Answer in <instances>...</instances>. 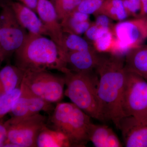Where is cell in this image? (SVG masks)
Returning <instances> with one entry per match:
<instances>
[{
    "label": "cell",
    "mask_w": 147,
    "mask_h": 147,
    "mask_svg": "<svg viewBox=\"0 0 147 147\" xmlns=\"http://www.w3.org/2000/svg\"><path fill=\"white\" fill-rule=\"evenodd\" d=\"M98 76V96L102 121H110L118 129L124 117L122 98L126 79L125 59L122 55L100 54L95 68Z\"/></svg>",
    "instance_id": "obj_1"
},
{
    "label": "cell",
    "mask_w": 147,
    "mask_h": 147,
    "mask_svg": "<svg viewBox=\"0 0 147 147\" xmlns=\"http://www.w3.org/2000/svg\"><path fill=\"white\" fill-rule=\"evenodd\" d=\"M15 65L26 71H67L64 56L54 41L45 36L28 33L14 53Z\"/></svg>",
    "instance_id": "obj_2"
},
{
    "label": "cell",
    "mask_w": 147,
    "mask_h": 147,
    "mask_svg": "<svg viewBox=\"0 0 147 147\" xmlns=\"http://www.w3.org/2000/svg\"><path fill=\"white\" fill-rule=\"evenodd\" d=\"M91 118L72 102L58 103L47 123L63 135L70 147H85L89 142Z\"/></svg>",
    "instance_id": "obj_3"
},
{
    "label": "cell",
    "mask_w": 147,
    "mask_h": 147,
    "mask_svg": "<svg viewBox=\"0 0 147 147\" xmlns=\"http://www.w3.org/2000/svg\"><path fill=\"white\" fill-rule=\"evenodd\" d=\"M66 86L65 94L91 118L102 121L98 96V77L93 70L64 73Z\"/></svg>",
    "instance_id": "obj_4"
},
{
    "label": "cell",
    "mask_w": 147,
    "mask_h": 147,
    "mask_svg": "<svg viewBox=\"0 0 147 147\" xmlns=\"http://www.w3.org/2000/svg\"><path fill=\"white\" fill-rule=\"evenodd\" d=\"M47 121V117L40 113L25 117H11L5 122L7 138L4 147H36L38 136Z\"/></svg>",
    "instance_id": "obj_5"
},
{
    "label": "cell",
    "mask_w": 147,
    "mask_h": 147,
    "mask_svg": "<svg viewBox=\"0 0 147 147\" xmlns=\"http://www.w3.org/2000/svg\"><path fill=\"white\" fill-rule=\"evenodd\" d=\"M21 85L32 94L53 103L63 97L65 79L49 71H26Z\"/></svg>",
    "instance_id": "obj_6"
},
{
    "label": "cell",
    "mask_w": 147,
    "mask_h": 147,
    "mask_svg": "<svg viewBox=\"0 0 147 147\" xmlns=\"http://www.w3.org/2000/svg\"><path fill=\"white\" fill-rule=\"evenodd\" d=\"M0 6V62H2L22 46L28 33L19 24L7 2Z\"/></svg>",
    "instance_id": "obj_7"
},
{
    "label": "cell",
    "mask_w": 147,
    "mask_h": 147,
    "mask_svg": "<svg viewBox=\"0 0 147 147\" xmlns=\"http://www.w3.org/2000/svg\"><path fill=\"white\" fill-rule=\"evenodd\" d=\"M112 31L116 38L114 53L126 54L129 50L142 45L147 38V25L145 17L120 21Z\"/></svg>",
    "instance_id": "obj_8"
},
{
    "label": "cell",
    "mask_w": 147,
    "mask_h": 147,
    "mask_svg": "<svg viewBox=\"0 0 147 147\" xmlns=\"http://www.w3.org/2000/svg\"><path fill=\"white\" fill-rule=\"evenodd\" d=\"M122 109L124 117L147 115V82L134 72L126 71Z\"/></svg>",
    "instance_id": "obj_9"
},
{
    "label": "cell",
    "mask_w": 147,
    "mask_h": 147,
    "mask_svg": "<svg viewBox=\"0 0 147 147\" xmlns=\"http://www.w3.org/2000/svg\"><path fill=\"white\" fill-rule=\"evenodd\" d=\"M118 129L125 147H147V115L124 117Z\"/></svg>",
    "instance_id": "obj_10"
},
{
    "label": "cell",
    "mask_w": 147,
    "mask_h": 147,
    "mask_svg": "<svg viewBox=\"0 0 147 147\" xmlns=\"http://www.w3.org/2000/svg\"><path fill=\"white\" fill-rule=\"evenodd\" d=\"M21 94L16 99L9 113L13 117H25L38 114L41 112H53L55 108L53 103L32 94L21 86Z\"/></svg>",
    "instance_id": "obj_11"
},
{
    "label": "cell",
    "mask_w": 147,
    "mask_h": 147,
    "mask_svg": "<svg viewBox=\"0 0 147 147\" xmlns=\"http://www.w3.org/2000/svg\"><path fill=\"white\" fill-rule=\"evenodd\" d=\"M36 13L47 30L48 36L56 43L64 58L63 49V32L54 4L50 0H38Z\"/></svg>",
    "instance_id": "obj_12"
},
{
    "label": "cell",
    "mask_w": 147,
    "mask_h": 147,
    "mask_svg": "<svg viewBox=\"0 0 147 147\" xmlns=\"http://www.w3.org/2000/svg\"><path fill=\"white\" fill-rule=\"evenodd\" d=\"M19 24L30 34L48 36V33L36 12L17 1H7Z\"/></svg>",
    "instance_id": "obj_13"
},
{
    "label": "cell",
    "mask_w": 147,
    "mask_h": 147,
    "mask_svg": "<svg viewBox=\"0 0 147 147\" xmlns=\"http://www.w3.org/2000/svg\"><path fill=\"white\" fill-rule=\"evenodd\" d=\"M100 57L94 48L84 51L69 52L65 55L67 70L74 72L90 71L95 69Z\"/></svg>",
    "instance_id": "obj_14"
},
{
    "label": "cell",
    "mask_w": 147,
    "mask_h": 147,
    "mask_svg": "<svg viewBox=\"0 0 147 147\" xmlns=\"http://www.w3.org/2000/svg\"><path fill=\"white\" fill-rule=\"evenodd\" d=\"M89 139L95 147H122L115 133L107 125L92 123L89 131Z\"/></svg>",
    "instance_id": "obj_15"
},
{
    "label": "cell",
    "mask_w": 147,
    "mask_h": 147,
    "mask_svg": "<svg viewBox=\"0 0 147 147\" xmlns=\"http://www.w3.org/2000/svg\"><path fill=\"white\" fill-rule=\"evenodd\" d=\"M125 68L147 79V45H141L125 54Z\"/></svg>",
    "instance_id": "obj_16"
},
{
    "label": "cell",
    "mask_w": 147,
    "mask_h": 147,
    "mask_svg": "<svg viewBox=\"0 0 147 147\" xmlns=\"http://www.w3.org/2000/svg\"><path fill=\"white\" fill-rule=\"evenodd\" d=\"M25 72L16 65H7L0 70V94L20 88Z\"/></svg>",
    "instance_id": "obj_17"
},
{
    "label": "cell",
    "mask_w": 147,
    "mask_h": 147,
    "mask_svg": "<svg viewBox=\"0 0 147 147\" xmlns=\"http://www.w3.org/2000/svg\"><path fill=\"white\" fill-rule=\"evenodd\" d=\"M36 145L38 147L69 146L63 135L47 125L42 129L38 134Z\"/></svg>",
    "instance_id": "obj_18"
},
{
    "label": "cell",
    "mask_w": 147,
    "mask_h": 147,
    "mask_svg": "<svg viewBox=\"0 0 147 147\" xmlns=\"http://www.w3.org/2000/svg\"><path fill=\"white\" fill-rule=\"evenodd\" d=\"M97 13L103 14L112 20L119 22L129 16L122 0H104Z\"/></svg>",
    "instance_id": "obj_19"
},
{
    "label": "cell",
    "mask_w": 147,
    "mask_h": 147,
    "mask_svg": "<svg viewBox=\"0 0 147 147\" xmlns=\"http://www.w3.org/2000/svg\"><path fill=\"white\" fill-rule=\"evenodd\" d=\"M94 48L91 43L80 35L63 32V49L64 55L69 52L84 51Z\"/></svg>",
    "instance_id": "obj_20"
},
{
    "label": "cell",
    "mask_w": 147,
    "mask_h": 147,
    "mask_svg": "<svg viewBox=\"0 0 147 147\" xmlns=\"http://www.w3.org/2000/svg\"><path fill=\"white\" fill-rule=\"evenodd\" d=\"M92 23L90 21H81L71 13L61 21L63 32L80 36L85 33Z\"/></svg>",
    "instance_id": "obj_21"
},
{
    "label": "cell",
    "mask_w": 147,
    "mask_h": 147,
    "mask_svg": "<svg viewBox=\"0 0 147 147\" xmlns=\"http://www.w3.org/2000/svg\"><path fill=\"white\" fill-rule=\"evenodd\" d=\"M115 41L116 38L112 30H109L93 42V46L98 53H112Z\"/></svg>",
    "instance_id": "obj_22"
},
{
    "label": "cell",
    "mask_w": 147,
    "mask_h": 147,
    "mask_svg": "<svg viewBox=\"0 0 147 147\" xmlns=\"http://www.w3.org/2000/svg\"><path fill=\"white\" fill-rule=\"evenodd\" d=\"M21 87L7 93L0 94V119L9 113L16 99L21 94Z\"/></svg>",
    "instance_id": "obj_23"
},
{
    "label": "cell",
    "mask_w": 147,
    "mask_h": 147,
    "mask_svg": "<svg viewBox=\"0 0 147 147\" xmlns=\"http://www.w3.org/2000/svg\"><path fill=\"white\" fill-rule=\"evenodd\" d=\"M82 0H54V5L59 20L61 21L76 10Z\"/></svg>",
    "instance_id": "obj_24"
},
{
    "label": "cell",
    "mask_w": 147,
    "mask_h": 147,
    "mask_svg": "<svg viewBox=\"0 0 147 147\" xmlns=\"http://www.w3.org/2000/svg\"><path fill=\"white\" fill-rule=\"evenodd\" d=\"M104 0H82L76 10L88 15L96 14L101 7Z\"/></svg>",
    "instance_id": "obj_25"
},
{
    "label": "cell",
    "mask_w": 147,
    "mask_h": 147,
    "mask_svg": "<svg viewBox=\"0 0 147 147\" xmlns=\"http://www.w3.org/2000/svg\"><path fill=\"white\" fill-rule=\"evenodd\" d=\"M110 29L104 28L98 26L94 23H92L88 29L85 32V39L87 40L90 43H93L101 35L103 32Z\"/></svg>",
    "instance_id": "obj_26"
},
{
    "label": "cell",
    "mask_w": 147,
    "mask_h": 147,
    "mask_svg": "<svg viewBox=\"0 0 147 147\" xmlns=\"http://www.w3.org/2000/svg\"><path fill=\"white\" fill-rule=\"evenodd\" d=\"M124 8L129 16L138 18L141 8L140 0H122Z\"/></svg>",
    "instance_id": "obj_27"
},
{
    "label": "cell",
    "mask_w": 147,
    "mask_h": 147,
    "mask_svg": "<svg viewBox=\"0 0 147 147\" xmlns=\"http://www.w3.org/2000/svg\"><path fill=\"white\" fill-rule=\"evenodd\" d=\"M95 21L94 22L96 25L98 26L107 29H113V26L111 20L110 18L103 14L97 13Z\"/></svg>",
    "instance_id": "obj_28"
},
{
    "label": "cell",
    "mask_w": 147,
    "mask_h": 147,
    "mask_svg": "<svg viewBox=\"0 0 147 147\" xmlns=\"http://www.w3.org/2000/svg\"><path fill=\"white\" fill-rule=\"evenodd\" d=\"M7 138V130L3 119H0V147H4Z\"/></svg>",
    "instance_id": "obj_29"
},
{
    "label": "cell",
    "mask_w": 147,
    "mask_h": 147,
    "mask_svg": "<svg viewBox=\"0 0 147 147\" xmlns=\"http://www.w3.org/2000/svg\"><path fill=\"white\" fill-rule=\"evenodd\" d=\"M26 6L36 12L38 0H15Z\"/></svg>",
    "instance_id": "obj_30"
},
{
    "label": "cell",
    "mask_w": 147,
    "mask_h": 147,
    "mask_svg": "<svg viewBox=\"0 0 147 147\" xmlns=\"http://www.w3.org/2000/svg\"><path fill=\"white\" fill-rule=\"evenodd\" d=\"M141 1V8L139 17H145L147 16V0Z\"/></svg>",
    "instance_id": "obj_31"
},
{
    "label": "cell",
    "mask_w": 147,
    "mask_h": 147,
    "mask_svg": "<svg viewBox=\"0 0 147 147\" xmlns=\"http://www.w3.org/2000/svg\"><path fill=\"white\" fill-rule=\"evenodd\" d=\"M7 1V0H0V5Z\"/></svg>",
    "instance_id": "obj_32"
},
{
    "label": "cell",
    "mask_w": 147,
    "mask_h": 147,
    "mask_svg": "<svg viewBox=\"0 0 147 147\" xmlns=\"http://www.w3.org/2000/svg\"><path fill=\"white\" fill-rule=\"evenodd\" d=\"M145 20H146V24L147 25V16H146V17H145Z\"/></svg>",
    "instance_id": "obj_33"
},
{
    "label": "cell",
    "mask_w": 147,
    "mask_h": 147,
    "mask_svg": "<svg viewBox=\"0 0 147 147\" xmlns=\"http://www.w3.org/2000/svg\"><path fill=\"white\" fill-rule=\"evenodd\" d=\"M50 1H51L53 3L54 2V0H50Z\"/></svg>",
    "instance_id": "obj_34"
},
{
    "label": "cell",
    "mask_w": 147,
    "mask_h": 147,
    "mask_svg": "<svg viewBox=\"0 0 147 147\" xmlns=\"http://www.w3.org/2000/svg\"></svg>",
    "instance_id": "obj_35"
}]
</instances>
